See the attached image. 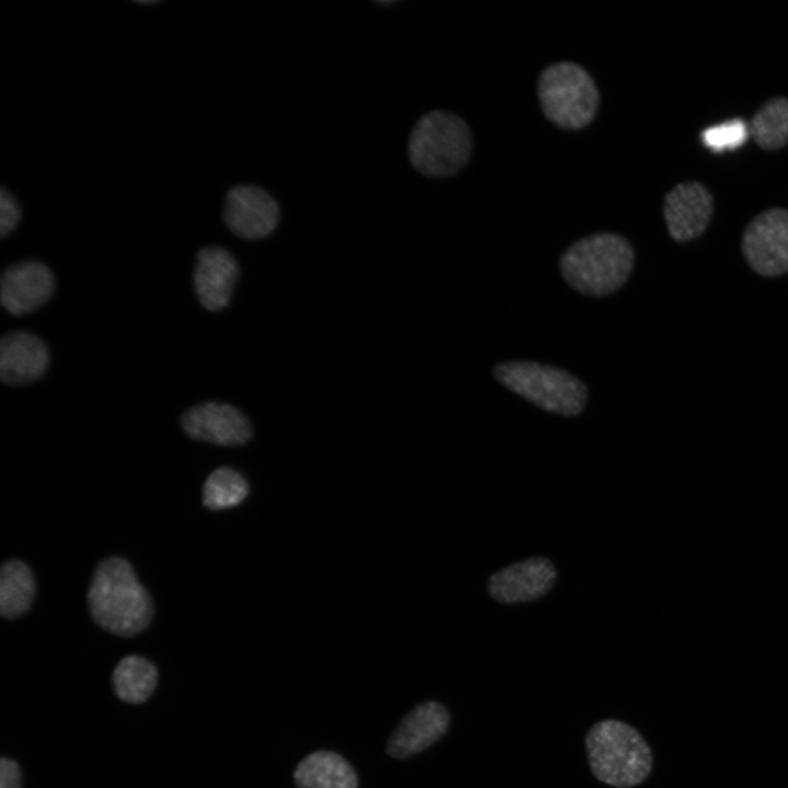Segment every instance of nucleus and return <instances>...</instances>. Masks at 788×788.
Returning <instances> with one entry per match:
<instances>
[{
    "mask_svg": "<svg viewBox=\"0 0 788 788\" xmlns=\"http://www.w3.org/2000/svg\"><path fill=\"white\" fill-rule=\"evenodd\" d=\"M537 94L546 118L566 130L589 125L595 117L600 101L592 77L571 61L546 67L538 77Z\"/></svg>",
    "mask_w": 788,
    "mask_h": 788,
    "instance_id": "nucleus-6",
    "label": "nucleus"
},
{
    "mask_svg": "<svg viewBox=\"0 0 788 788\" xmlns=\"http://www.w3.org/2000/svg\"><path fill=\"white\" fill-rule=\"evenodd\" d=\"M158 671L148 659L131 654L124 657L113 672V687L121 700L130 704L146 702L155 688Z\"/></svg>",
    "mask_w": 788,
    "mask_h": 788,
    "instance_id": "nucleus-18",
    "label": "nucleus"
},
{
    "mask_svg": "<svg viewBox=\"0 0 788 788\" xmlns=\"http://www.w3.org/2000/svg\"><path fill=\"white\" fill-rule=\"evenodd\" d=\"M495 379L510 391L549 413L573 416L586 406V385L565 370L530 361L495 367Z\"/></svg>",
    "mask_w": 788,
    "mask_h": 788,
    "instance_id": "nucleus-5",
    "label": "nucleus"
},
{
    "mask_svg": "<svg viewBox=\"0 0 788 788\" xmlns=\"http://www.w3.org/2000/svg\"><path fill=\"white\" fill-rule=\"evenodd\" d=\"M635 260L630 243L615 233H595L570 245L560 257L564 279L575 290L594 297L610 294L628 279Z\"/></svg>",
    "mask_w": 788,
    "mask_h": 788,
    "instance_id": "nucleus-2",
    "label": "nucleus"
},
{
    "mask_svg": "<svg viewBox=\"0 0 788 788\" xmlns=\"http://www.w3.org/2000/svg\"><path fill=\"white\" fill-rule=\"evenodd\" d=\"M55 287L50 269L37 260H23L8 267L0 282V298L7 312L28 314L42 306Z\"/></svg>",
    "mask_w": 788,
    "mask_h": 788,
    "instance_id": "nucleus-12",
    "label": "nucleus"
},
{
    "mask_svg": "<svg viewBox=\"0 0 788 788\" xmlns=\"http://www.w3.org/2000/svg\"><path fill=\"white\" fill-rule=\"evenodd\" d=\"M750 132L763 150L784 148L788 143V99L775 96L763 103L751 119Z\"/></svg>",
    "mask_w": 788,
    "mask_h": 788,
    "instance_id": "nucleus-19",
    "label": "nucleus"
},
{
    "mask_svg": "<svg viewBox=\"0 0 788 788\" xmlns=\"http://www.w3.org/2000/svg\"><path fill=\"white\" fill-rule=\"evenodd\" d=\"M20 766L13 760H0V788H22Z\"/></svg>",
    "mask_w": 788,
    "mask_h": 788,
    "instance_id": "nucleus-23",
    "label": "nucleus"
},
{
    "mask_svg": "<svg viewBox=\"0 0 788 788\" xmlns=\"http://www.w3.org/2000/svg\"><path fill=\"white\" fill-rule=\"evenodd\" d=\"M714 197L700 182L675 185L664 197L663 216L670 236L688 242L700 236L714 213Z\"/></svg>",
    "mask_w": 788,
    "mask_h": 788,
    "instance_id": "nucleus-9",
    "label": "nucleus"
},
{
    "mask_svg": "<svg viewBox=\"0 0 788 788\" xmlns=\"http://www.w3.org/2000/svg\"><path fill=\"white\" fill-rule=\"evenodd\" d=\"M450 714L444 705L426 700L409 710L391 734L386 752L394 758H407L437 742L447 731Z\"/></svg>",
    "mask_w": 788,
    "mask_h": 788,
    "instance_id": "nucleus-11",
    "label": "nucleus"
},
{
    "mask_svg": "<svg viewBox=\"0 0 788 788\" xmlns=\"http://www.w3.org/2000/svg\"><path fill=\"white\" fill-rule=\"evenodd\" d=\"M473 148L466 123L453 113L431 111L415 124L408 139V158L421 174L450 176L468 161Z\"/></svg>",
    "mask_w": 788,
    "mask_h": 788,
    "instance_id": "nucleus-4",
    "label": "nucleus"
},
{
    "mask_svg": "<svg viewBox=\"0 0 788 788\" xmlns=\"http://www.w3.org/2000/svg\"><path fill=\"white\" fill-rule=\"evenodd\" d=\"M748 132L745 121L735 118L707 128L702 134V140L709 149L721 151L741 146Z\"/></svg>",
    "mask_w": 788,
    "mask_h": 788,
    "instance_id": "nucleus-21",
    "label": "nucleus"
},
{
    "mask_svg": "<svg viewBox=\"0 0 788 788\" xmlns=\"http://www.w3.org/2000/svg\"><path fill=\"white\" fill-rule=\"evenodd\" d=\"M49 364L45 343L36 335L16 331L0 343V376L9 385H23L39 379Z\"/></svg>",
    "mask_w": 788,
    "mask_h": 788,
    "instance_id": "nucleus-15",
    "label": "nucleus"
},
{
    "mask_svg": "<svg viewBox=\"0 0 788 788\" xmlns=\"http://www.w3.org/2000/svg\"><path fill=\"white\" fill-rule=\"evenodd\" d=\"M36 593V583L31 568L23 561L12 559L0 570V613L13 619L28 611Z\"/></svg>",
    "mask_w": 788,
    "mask_h": 788,
    "instance_id": "nucleus-17",
    "label": "nucleus"
},
{
    "mask_svg": "<svg viewBox=\"0 0 788 788\" xmlns=\"http://www.w3.org/2000/svg\"><path fill=\"white\" fill-rule=\"evenodd\" d=\"M555 578L556 570L547 558L531 557L494 573L488 591L500 603L528 602L544 595Z\"/></svg>",
    "mask_w": 788,
    "mask_h": 788,
    "instance_id": "nucleus-13",
    "label": "nucleus"
},
{
    "mask_svg": "<svg viewBox=\"0 0 788 788\" xmlns=\"http://www.w3.org/2000/svg\"><path fill=\"white\" fill-rule=\"evenodd\" d=\"M589 766L596 779L616 788L641 784L652 769V753L642 735L615 719L593 725L586 735Z\"/></svg>",
    "mask_w": 788,
    "mask_h": 788,
    "instance_id": "nucleus-3",
    "label": "nucleus"
},
{
    "mask_svg": "<svg viewBox=\"0 0 788 788\" xmlns=\"http://www.w3.org/2000/svg\"><path fill=\"white\" fill-rule=\"evenodd\" d=\"M741 250L748 265L764 277L788 273V210L769 208L745 227Z\"/></svg>",
    "mask_w": 788,
    "mask_h": 788,
    "instance_id": "nucleus-7",
    "label": "nucleus"
},
{
    "mask_svg": "<svg viewBox=\"0 0 788 788\" xmlns=\"http://www.w3.org/2000/svg\"><path fill=\"white\" fill-rule=\"evenodd\" d=\"M293 779L298 788H357L358 778L352 766L338 753L315 751L296 767Z\"/></svg>",
    "mask_w": 788,
    "mask_h": 788,
    "instance_id": "nucleus-16",
    "label": "nucleus"
},
{
    "mask_svg": "<svg viewBox=\"0 0 788 788\" xmlns=\"http://www.w3.org/2000/svg\"><path fill=\"white\" fill-rule=\"evenodd\" d=\"M239 277L235 258L221 246H206L197 254L194 287L199 302L209 311L225 308Z\"/></svg>",
    "mask_w": 788,
    "mask_h": 788,
    "instance_id": "nucleus-14",
    "label": "nucleus"
},
{
    "mask_svg": "<svg viewBox=\"0 0 788 788\" xmlns=\"http://www.w3.org/2000/svg\"><path fill=\"white\" fill-rule=\"evenodd\" d=\"M181 424L190 438L212 444L234 447L252 438V426L236 407L220 403L205 402L186 410Z\"/></svg>",
    "mask_w": 788,
    "mask_h": 788,
    "instance_id": "nucleus-10",
    "label": "nucleus"
},
{
    "mask_svg": "<svg viewBox=\"0 0 788 788\" xmlns=\"http://www.w3.org/2000/svg\"><path fill=\"white\" fill-rule=\"evenodd\" d=\"M88 603L94 622L117 636L142 631L153 615V603L132 566L113 556L102 560L92 577Z\"/></svg>",
    "mask_w": 788,
    "mask_h": 788,
    "instance_id": "nucleus-1",
    "label": "nucleus"
},
{
    "mask_svg": "<svg viewBox=\"0 0 788 788\" xmlns=\"http://www.w3.org/2000/svg\"><path fill=\"white\" fill-rule=\"evenodd\" d=\"M223 220L236 236L258 240L270 234L277 227L279 207L265 189L253 185H237L227 194Z\"/></svg>",
    "mask_w": 788,
    "mask_h": 788,
    "instance_id": "nucleus-8",
    "label": "nucleus"
},
{
    "mask_svg": "<svg viewBox=\"0 0 788 788\" xmlns=\"http://www.w3.org/2000/svg\"><path fill=\"white\" fill-rule=\"evenodd\" d=\"M248 494L245 478L233 468L221 466L212 471L202 487L204 505L211 510L232 508Z\"/></svg>",
    "mask_w": 788,
    "mask_h": 788,
    "instance_id": "nucleus-20",
    "label": "nucleus"
},
{
    "mask_svg": "<svg viewBox=\"0 0 788 788\" xmlns=\"http://www.w3.org/2000/svg\"><path fill=\"white\" fill-rule=\"evenodd\" d=\"M21 218L20 207L14 197L1 189L0 192V234L5 236L15 229Z\"/></svg>",
    "mask_w": 788,
    "mask_h": 788,
    "instance_id": "nucleus-22",
    "label": "nucleus"
}]
</instances>
